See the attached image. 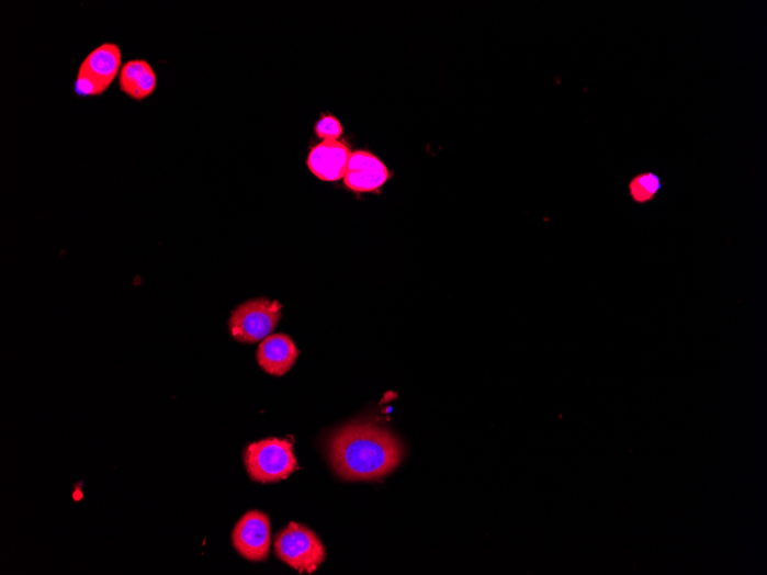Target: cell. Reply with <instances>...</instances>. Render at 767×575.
<instances>
[{
	"label": "cell",
	"instance_id": "obj_2",
	"mask_svg": "<svg viewBox=\"0 0 767 575\" xmlns=\"http://www.w3.org/2000/svg\"><path fill=\"white\" fill-rule=\"evenodd\" d=\"M244 463L250 478L262 484L284 481L296 467L292 443L275 438L247 447Z\"/></svg>",
	"mask_w": 767,
	"mask_h": 575
},
{
	"label": "cell",
	"instance_id": "obj_9",
	"mask_svg": "<svg viewBox=\"0 0 767 575\" xmlns=\"http://www.w3.org/2000/svg\"><path fill=\"white\" fill-rule=\"evenodd\" d=\"M300 351L292 339L286 335H272L267 337L259 346L257 359L261 369L271 376H284L296 359Z\"/></svg>",
	"mask_w": 767,
	"mask_h": 575
},
{
	"label": "cell",
	"instance_id": "obj_5",
	"mask_svg": "<svg viewBox=\"0 0 767 575\" xmlns=\"http://www.w3.org/2000/svg\"><path fill=\"white\" fill-rule=\"evenodd\" d=\"M282 317V305L267 298L250 300L238 306L229 319V329L235 340L257 343L274 331Z\"/></svg>",
	"mask_w": 767,
	"mask_h": 575
},
{
	"label": "cell",
	"instance_id": "obj_10",
	"mask_svg": "<svg viewBox=\"0 0 767 575\" xmlns=\"http://www.w3.org/2000/svg\"><path fill=\"white\" fill-rule=\"evenodd\" d=\"M117 82L123 93L136 102H142L156 91L158 78L150 63L144 59H132L122 65Z\"/></svg>",
	"mask_w": 767,
	"mask_h": 575
},
{
	"label": "cell",
	"instance_id": "obj_11",
	"mask_svg": "<svg viewBox=\"0 0 767 575\" xmlns=\"http://www.w3.org/2000/svg\"><path fill=\"white\" fill-rule=\"evenodd\" d=\"M661 181L654 172L636 174L629 184V192L636 204H648L661 190Z\"/></svg>",
	"mask_w": 767,
	"mask_h": 575
},
{
	"label": "cell",
	"instance_id": "obj_3",
	"mask_svg": "<svg viewBox=\"0 0 767 575\" xmlns=\"http://www.w3.org/2000/svg\"><path fill=\"white\" fill-rule=\"evenodd\" d=\"M121 67L122 53L116 43L97 46L80 65L74 91L79 97L102 95L119 78Z\"/></svg>",
	"mask_w": 767,
	"mask_h": 575
},
{
	"label": "cell",
	"instance_id": "obj_12",
	"mask_svg": "<svg viewBox=\"0 0 767 575\" xmlns=\"http://www.w3.org/2000/svg\"><path fill=\"white\" fill-rule=\"evenodd\" d=\"M315 133L322 139L338 140L343 129L341 123L336 117L327 115L316 123Z\"/></svg>",
	"mask_w": 767,
	"mask_h": 575
},
{
	"label": "cell",
	"instance_id": "obj_7",
	"mask_svg": "<svg viewBox=\"0 0 767 575\" xmlns=\"http://www.w3.org/2000/svg\"><path fill=\"white\" fill-rule=\"evenodd\" d=\"M351 149L339 140H325L311 149L307 166L322 181L343 179L351 158Z\"/></svg>",
	"mask_w": 767,
	"mask_h": 575
},
{
	"label": "cell",
	"instance_id": "obj_8",
	"mask_svg": "<svg viewBox=\"0 0 767 575\" xmlns=\"http://www.w3.org/2000/svg\"><path fill=\"white\" fill-rule=\"evenodd\" d=\"M388 179V169L376 156L366 151H357L351 155L343 182L356 192H374Z\"/></svg>",
	"mask_w": 767,
	"mask_h": 575
},
{
	"label": "cell",
	"instance_id": "obj_1",
	"mask_svg": "<svg viewBox=\"0 0 767 575\" xmlns=\"http://www.w3.org/2000/svg\"><path fill=\"white\" fill-rule=\"evenodd\" d=\"M330 463L343 481L369 482L387 476L405 455L403 443L373 422H352L328 442Z\"/></svg>",
	"mask_w": 767,
	"mask_h": 575
},
{
	"label": "cell",
	"instance_id": "obj_4",
	"mask_svg": "<svg viewBox=\"0 0 767 575\" xmlns=\"http://www.w3.org/2000/svg\"><path fill=\"white\" fill-rule=\"evenodd\" d=\"M277 556L301 573H314L325 563L327 553L314 532L302 525L290 523L275 540Z\"/></svg>",
	"mask_w": 767,
	"mask_h": 575
},
{
	"label": "cell",
	"instance_id": "obj_6",
	"mask_svg": "<svg viewBox=\"0 0 767 575\" xmlns=\"http://www.w3.org/2000/svg\"><path fill=\"white\" fill-rule=\"evenodd\" d=\"M233 544L245 560L250 562L266 561L271 545L268 516L257 510L247 512L236 523L233 532Z\"/></svg>",
	"mask_w": 767,
	"mask_h": 575
}]
</instances>
